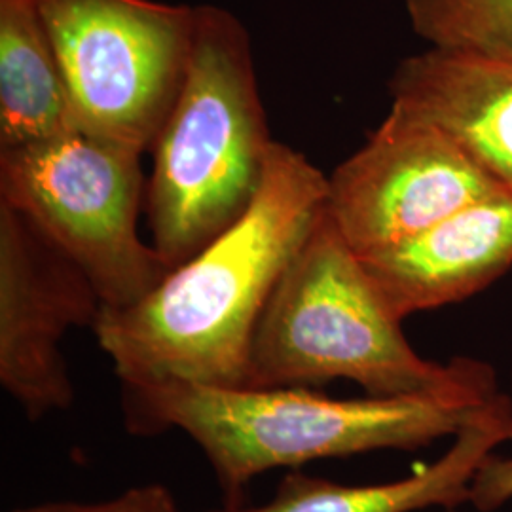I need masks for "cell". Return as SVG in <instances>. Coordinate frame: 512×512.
<instances>
[{"label": "cell", "mask_w": 512, "mask_h": 512, "mask_svg": "<svg viewBox=\"0 0 512 512\" xmlns=\"http://www.w3.org/2000/svg\"><path fill=\"white\" fill-rule=\"evenodd\" d=\"M440 512H459L458 509H444V511Z\"/></svg>", "instance_id": "16"}, {"label": "cell", "mask_w": 512, "mask_h": 512, "mask_svg": "<svg viewBox=\"0 0 512 512\" xmlns=\"http://www.w3.org/2000/svg\"><path fill=\"white\" fill-rule=\"evenodd\" d=\"M274 143L249 31L226 8L196 6L188 71L150 150L145 194L150 245L171 270L249 211Z\"/></svg>", "instance_id": "3"}, {"label": "cell", "mask_w": 512, "mask_h": 512, "mask_svg": "<svg viewBox=\"0 0 512 512\" xmlns=\"http://www.w3.org/2000/svg\"><path fill=\"white\" fill-rule=\"evenodd\" d=\"M54 42L35 0H0V148L73 131Z\"/></svg>", "instance_id": "12"}, {"label": "cell", "mask_w": 512, "mask_h": 512, "mask_svg": "<svg viewBox=\"0 0 512 512\" xmlns=\"http://www.w3.org/2000/svg\"><path fill=\"white\" fill-rule=\"evenodd\" d=\"M512 397V374L511 393ZM512 501V456L492 454L476 471L469 505L478 512H495Z\"/></svg>", "instance_id": "15"}, {"label": "cell", "mask_w": 512, "mask_h": 512, "mask_svg": "<svg viewBox=\"0 0 512 512\" xmlns=\"http://www.w3.org/2000/svg\"><path fill=\"white\" fill-rule=\"evenodd\" d=\"M501 190L444 129L389 107L365 145L330 173L327 209L349 247L368 256Z\"/></svg>", "instance_id": "7"}, {"label": "cell", "mask_w": 512, "mask_h": 512, "mask_svg": "<svg viewBox=\"0 0 512 512\" xmlns=\"http://www.w3.org/2000/svg\"><path fill=\"white\" fill-rule=\"evenodd\" d=\"M37 512H181L171 492L162 484L128 490L101 503H48L33 507Z\"/></svg>", "instance_id": "14"}, {"label": "cell", "mask_w": 512, "mask_h": 512, "mask_svg": "<svg viewBox=\"0 0 512 512\" xmlns=\"http://www.w3.org/2000/svg\"><path fill=\"white\" fill-rule=\"evenodd\" d=\"M329 175L275 141L241 219L128 308H103L93 334L124 385L245 387L256 325L327 205Z\"/></svg>", "instance_id": "1"}, {"label": "cell", "mask_w": 512, "mask_h": 512, "mask_svg": "<svg viewBox=\"0 0 512 512\" xmlns=\"http://www.w3.org/2000/svg\"><path fill=\"white\" fill-rule=\"evenodd\" d=\"M403 323L325 205L262 311L245 387L349 380L372 397H404L452 387L475 370V357H421Z\"/></svg>", "instance_id": "4"}, {"label": "cell", "mask_w": 512, "mask_h": 512, "mask_svg": "<svg viewBox=\"0 0 512 512\" xmlns=\"http://www.w3.org/2000/svg\"><path fill=\"white\" fill-rule=\"evenodd\" d=\"M404 8L429 48L512 59V0H404Z\"/></svg>", "instance_id": "13"}, {"label": "cell", "mask_w": 512, "mask_h": 512, "mask_svg": "<svg viewBox=\"0 0 512 512\" xmlns=\"http://www.w3.org/2000/svg\"><path fill=\"white\" fill-rule=\"evenodd\" d=\"M359 258L401 321L465 302L512 270V192L501 190L412 239Z\"/></svg>", "instance_id": "9"}, {"label": "cell", "mask_w": 512, "mask_h": 512, "mask_svg": "<svg viewBox=\"0 0 512 512\" xmlns=\"http://www.w3.org/2000/svg\"><path fill=\"white\" fill-rule=\"evenodd\" d=\"M141 152L86 131L0 148V203L31 220L92 279L103 308H128L171 268L139 234Z\"/></svg>", "instance_id": "5"}, {"label": "cell", "mask_w": 512, "mask_h": 512, "mask_svg": "<svg viewBox=\"0 0 512 512\" xmlns=\"http://www.w3.org/2000/svg\"><path fill=\"white\" fill-rule=\"evenodd\" d=\"M512 442V397L499 393L484 404L437 461L395 482L348 486L289 473L262 507L228 505L213 512H418L459 509L469 503L476 471L497 448Z\"/></svg>", "instance_id": "11"}, {"label": "cell", "mask_w": 512, "mask_h": 512, "mask_svg": "<svg viewBox=\"0 0 512 512\" xmlns=\"http://www.w3.org/2000/svg\"><path fill=\"white\" fill-rule=\"evenodd\" d=\"M387 88L391 107L444 129L512 192V59L427 48L404 57Z\"/></svg>", "instance_id": "10"}, {"label": "cell", "mask_w": 512, "mask_h": 512, "mask_svg": "<svg viewBox=\"0 0 512 512\" xmlns=\"http://www.w3.org/2000/svg\"><path fill=\"white\" fill-rule=\"evenodd\" d=\"M103 300L42 230L0 203V384L29 420L67 410L74 387L61 353L71 329H93Z\"/></svg>", "instance_id": "8"}, {"label": "cell", "mask_w": 512, "mask_h": 512, "mask_svg": "<svg viewBox=\"0 0 512 512\" xmlns=\"http://www.w3.org/2000/svg\"><path fill=\"white\" fill-rule=\"evenodd\" d=\"M499 393L494 366L478 361L459 384L404 397L332 399L310 387L124 385V412L131 433H186L236 505L255 476L277 467L378 450L410 452L454 437Z\"/></svg>", "instance_id": "2"}, {"label": "cell", "mask_w": 512, "mask_h": 512, "mask_svg": "<svg viewBox=\"0 0 512 512\" xmlns=\"http://www.w3.org/2000/svg\"><path fill=\"white\" fill-rule=\"evenodd\" d=\"M54 42L74 129L150 152L183 88L196 6L35 0Z\"/></svg>", "instance_id": "6"}]
</instances>
